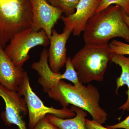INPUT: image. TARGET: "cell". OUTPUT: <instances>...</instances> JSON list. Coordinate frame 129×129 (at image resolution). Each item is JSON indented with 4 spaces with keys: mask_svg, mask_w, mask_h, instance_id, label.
Segmentation results:
<instances>
[{
    "mask_svg": "<svg viewBox=\"0 0 129 129\" xmlns=\"http://www.w3.org/2000/svg\"><path fill=\"white\" fill-rule=\"evenodd\" d=\"M47 94L58 102L63 108H68L72 104L89 113L92 120L100 124H104L107 121L108 115L99 105L101 95L99 90L90 83L86 86L80 83L75 85L62 80Z\"/></svg>",
    "mask_w": 129,
    "mask_h": 129,
    "instance_id": "1",
    "label": "cell"
},
{
    "mask_svg": "<svg viewBox=\"0 0 129 129\" xmlns=\"http://www.w3.org/2000/svg\"><path fill=\"white\" fill-rule=\"evenodd\" d=\"M83 32L85 44H108L110 40L116 37L129 43V27L123 18L122 9L118 5H111L95 13Z\"/></svg>",
    "mask_w": 129,
    "mask_h": 129,
    "instance_id": "2",
    "label": "cell"
},
{
    "mask_svg": "<svg viewBox=\"0 0 129 129\" xmlns=\"http://www.w3.org/2000/svg\"><path fill=\"white\" fill-rule=\"evenodd\" d=\"M113 55L108 44H85L72 58L80 82L85 84L103 81Z\"/></svg>",
    "mask_w": 129,
    "mask_h": 129,
    "instance_id": "3",
    "label": "cell"
},
{
    "mask_svg": "<svg viewBox=\"0 0 129 129\" xmlns=\"http://www.w3.org/2000/svg\"><path fill=\"white\" fill-rule=\"evenodd\" d=\"M31 0H0V46L4 48L12 38L31 28Z\"/></svg>",
    "mask_w": 129,
    "mask_h": 129,
    "instance_id": "4",
    "label": "cell"
},
{
    "mask_svg": "<svg viewBox=\"0 0 129 129\" xmlns=\"http://www.w3.org/2000/svg\"><path fill=\"white\" fill-rule=\"evenodd\" d=\"M17 92L25 99L28 113L29 128L34 127L40 120L48 114H52L62 119L70 118L76 115V113L71 108H62L57 109L45 106L32 90L27 72L23 83Z\"/></svg>",
    "mask_w": 129,
    "mask_h": 129,
    "instance_id": "5",
    "label": "cell"
},
{
    "mask_svg": "<svg viewBox=\"0 0 129 129\" xmlns=\"http://www.w3.org/2000/svg\"><path fill=\"white\" fill-rule=\"evenodd\" d=\"M4 48L7 55L16 66L23 67L29 59V51L38 46L46 47L50 45V39L45 31L38 32L28 29L16 35Z\"/></svg>",
    "mask_w": 129,
    "mask_h": 129,
    "instance_id": "6",
    "label": "cell"
},
{
    "mask_svg": "<svg viewBox=\"0 0 129 129\" xmlns=\"http://www.w3.org/2000/svg\"><path fill=\"white\" fill-rule=\"evenodd\" d=\"M65 65L66 70L63 74L54 73L48 64V50L46 48L43 49L41 53L39 60L33 63L31 68L38 73L39 77L37 82L43 88L44 92L47 93L49 90L56 86L62 80H69L75 85L80 83L70 57L67 58Z\"/></svg>",
    "mask_w": 129,
    "mask_h": 129,
    "instance_id": "7",
    "label": "cell"
},
{
    "mask_svg": "<svg viewBox=\"0 0 129 129\" xmlns=\"http://www.w3.org/2000/svg\"><path fill=\"white\" fill-rule=\"evenodd\" d=\"M0 96L5 104V110L2 117L6 124H14L19 129H27L21 114L26 115L27 108L24 98L18 92L6 88L0 84Z\"/></svg>",
    "mask_w": 129,
    "mask_h": 129,
    "instance_id": "8",
    "label": "cell"
},
{
    "mask_svg": "<svg viewBox=\"0 0 129 129\" xmlns=\"http://www.w3.org/2000/svg\"><path fill=\"white\" fill-rule=\"evenodd\" d=\"M33 10L31 30L45 31L50 39L55 24L61 17L62 12L46 0H31Z\"/></svg>",
    "mask_w": 129,
    "mask_h": 129,
    "instance_id": "9",
    "label": "cell"
},
{
    "mask_svg": "<svg viewBox=\"0 0 129 129\" xmlns=\"http://www.w3.org/2000/svg\"><path fill=\"white\" fill-rule=\"evenodd\" d=\"M101 0H80L73 14L61 17L64 27L71 29L74 36L84 32L89 19L95 13Z\"/></svg>",
    "mask_w": 129,
    "mask_h": 129,
    "instance_id": "10",
    "label": "cell"
},
{
    "mask_svg": "<svg viewBox=\"0 0 129 129\" xmlns=\"http://www.w3.org/2000/svg\"><path fill=\"white\" fill-rule=\"evenodd\" d=\"M72 30L64 27L63 31L59 34L53 28L50 39V48L48 51V63L51 69L55 73L60 70L67 62L66 44Z\"/></svg>",
    "mask_w": 129,
    "mask_h": 129,
    "instance_id": "11",
    "label": "cell"
},
{
    "mask_svg": "<svg viewBox=\"0 0 129 129\" xmlns=\"http://www.w3.org/2000/svg\"><path fill=\"white\" fill-rule=\"evenodd\" d=\"M26 72L23 67L16 66L0 46V84L18 92L23 83Z\"/></svg>",
    "mask_w": 129,
    "mask_h": 129,
    "instance_id": "12",
    "label": "cell"
},
{
    "mask_svg": "<svg viewBox=\"0 0 129 129\" xmlns=\"http://www.w3.org/2000/svg\"><path fill=\"white\" fill-rule=\"evenodd\" d=\"M70 108L76 113L74 117L62 119L52 114H48L46 117L59 129H88L85 124L86 117L88 115L87 112L74 106H71Z\"/></svg>",
    "mask_w": 129,
    "mask_h": 129,
    "instance_id": "13",
    "label": "cell"
},
{
    "mask_svg": "<svg viewBox=\"0 0 129 129\" xmlns=\"http://www.w3.org/2000/svg\"><path fill=\"white\" fill-rule=\"evenodd\" d=\"M111 61L118 65L122 69L120 77L116 79V93L117 94L119 88L123 86L127 85L128 88V90L125 92L128 96L127 101L118 109L124 111H129V56L127 57L124 55L114 54Z\"/></svg>",
    "mask_w": 129,
    "mask_h": 129,
    "instance_id": "14",
    "label": "cell"
},
{
    "mask_svg": "<svg viewBox=\"0 0 129 129\" xmlns=\"http://www.w3.org/2000/svg\"><path fill=\"white\" fill-rule=\"evenodd\" d=\"M51 5L60 9L65 16L73 14L80 0H46Z\"/></svg>",
    "mask_w": 129,
    "mask_h": 129,
    "instance_id": "15",
    "label": "cell"
},
{
    "mask_svg": "<svg viewBox=\"0 0 129 129\" xmlns=\"http://www.w3.org/2000/svg\"><path fill=\"white\" fill-rule=\"evenodd\" d=\"M118 5L129 15V0H101L95 13H98L111 5Z\"/></svg>",
    "mask_w": 129,
    "mask_h": 129,
    "instance_id": "16",
    "label": "cell"
},
{
    "mask_svg": "<svg viewBox=\"0 0 129 129\" xmlns=\"http://www.w3.org/2000/svg\"><path fill=\"white\" fill-rule=\"evenodd\" d=\"M108 45L113 55H129V44L113 40L108 44Z\"/></svg>",
    "mask_w": 129,
    "mask_h": 129,
    "instance_id": "17",
    "label": "cell"
},
{
    "mask_svg": "<svg viewBox=\"0 0 129 129\" xmlns=\"http://www.w3.org/2000/svg\"><path fill=\"white\" fill-rule=\"evenodd\" d=\"M29 129H59L55 125L51 123L45 117L40 120L37 124L32 128Z\"/></svg>",
    "mask_w": 129,
    "mask_h": 129,
    "instance_id": "18",
    "label": "cell"
},
{
    "mask_svg": "<svg viewBox=\"0 0 129 129\" xmlns=\"http://www.w3.org/2000/svg\"><path fill=\"white\" fill-rule=\"evenodd\" d=\"M85 124L88 129H115L104 127L95 120L87 119H86Z\"/></svg>",
    "mask_w": 129,
    "mask_h": 129,
    "instance_id": "19",
    "label": "cell"
},
{
    "mask_svg": "<svg viewBox=\"0 0 129 129\" xmlns=\"http://www.w3.org/2000/svg\"><path fill=\"white\" fill-rule=\"evenodd\" d=\"M107 127L113 129H129V115L124 120L113 125H108Z\"/></svg>",
    "mask_w": 129,
    "mask_h": 129,
    "instance_id": "20",
    "label": "cell"
},
{
    "mask_svg": "<svg viewBox=\"0 0 129 129\" xmlns=\"http://www.w3.org/2000/svg\"><path fill=\"white\" fill-rule=\"evenodd\" d=\"M122 9V8H121ZM122 14L123 16V18L125 22V23L127 24V25L129 27V16L127 15L123 9H122Z\"/></svg>",
    "mask_w": 129,
    "mask_h": 129,
    "instance_id": "21",
    "label": "cell"
},
{
    "mask_svg": "<svg viewBox=\"0 0 129 129\" xmlns=\"http://www.w3.org/2000/svg\"></svg>",
    "mask_w": 129,
    "mask_h": 129,
    "instance_id": "22",
    "label": "cell"
}]
</instances>
